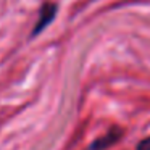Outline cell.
Instances as JSON below:
<instances>
[{"mask_svg": "<svg viewBox=\"0 0 150 150\" xmlns=\"http://www.w3.org/2000/svg\"><path fill=\"white\" fill-rule=\"evenodd\" d=\"M55 15H57V5L55 4H44L42 8H40V13H39V20H37L36 26L33 29V37H36L39 33H42L53 21Z\"/></svg>", "mask_w": 150, "mask_h": 150, "instance_id": "1", "label": "cell"}, {"mask_svg": "<svg viewBox=\"0 0 150 150\" xmlns=\"http://www.w3.org/2000/svg\"><path fill=\"white\" fill-rule=\"evenodd\" d=\"M121 136H123V131H121L120 127H113L111 131L105 132L102 137H98L97 140H94V142L87 147V150H107V149H110L111 145H115V144L121 139Z\"/></svg>", "mask_w": 150, "mask_h": 150, "instance_id": "2", "label": "cell"}, {"mask_svg": "<svg viewBox=\"0 0 150 150\" xmlns=\"http://www.w3.org/2000/svg\"><path fill=\"white\" fill-rule=\"evenodd\" d=\"M136 150H150V136L140 140V142L137 144V149Z\"/></svg>", "mask_w": 150, "mask_h": 150, "instance_id": "3", "label": "cell"}]
</instances>
